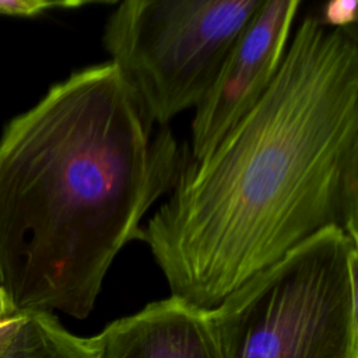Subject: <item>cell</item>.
Returning a JSON list of instances; mask_svg holds the SVG:
<instances>
[{"instance_id":"1","label":"cell","mask_w":358,"mask_h":358,"mask_svg":"<svg viewBox=\"0 0 358 358\" xmlns=\"http://www.w3.org/2000/svg\"><path fill=\"white\" fill-rule=\"evenodd\" d=\"M326 229L358 239V35L308 14L256 105L187 159L143 242L201 310Z\"/></svg>"},{"instance_id":"2","label":"cell","mask_w":358,"mask_h":358,"mask_svg":"<svg viewBox=\"0 0 358 358\" xmlns=\"http://www.w3.org/2000/svg\"><path fill=\"white\" fill-rule=\"evenodd\" d=\"M186 162L109 60L74 70L11 117L0 133V284L17 310L85 319Z\"/></svg>"},{"instance_id":"3","label":"cell","mask_w":358,"mask_h":358,"mask_svg":"<svg viewBox=\"0 0 358 358\" xmlns=\"http://www.w3.org/2000/svg\"><path fill=\"white\" fill-rule=\"evenodd\" d=\"M358 239L326 229L207 312L218 358H358Z\"/></svg>"},{"instance_id":"4","label":"cell","mask_w":358,"mask_h":358,"mask_svg":"<svg viewBox=\"0 0 358 358\" xmlns=\"http://www.w3.org/2000/svg\"><path fill=\"white\" fill-rule=\"evenodd\" d=\"M262 0H127L102 45L152 126L196 108Z\"/></svg>"},{"instance_id":"5","label":"cell","mask_w":358,"mask_h":358,"mask_svg":"<svg viewBox=\"0 0 358 358\" xmlns=\"http://www.w3.org/2000/svg\"><path fill=\"white\" fill-rule=\"evenodd\" d=\"M299 0H262L194 108L190 159L204 158L266 92L287 50Z\"/></svg>"},{"instance_id":"6","label":"cell","mask_w":358,"mask_h":358,"mask_svg":"<svg viewBox=\"0 0 358 358\" xmlns=\"http://www.w3.org/2000/svg\"><path fill=\"white\" fill-rule=\"evenodd\" d=\"M98 358H218L207 312L169 296L92 336Z\"/></svg>"},{"instance_id":"7","label":"cell","mask_w":358,"mask_h":358,"mask_svg":"<svg viewBox=\"0 0 358 358\" xmlns=\"http://www.w3.org/2000/svg\"><path fill=\"white\" fill-rule=\"evenodd\" d=\"M0 358H98L92 337L70 333L50 312L18 310L0 323Z\"/></svg>"},{"instance_id":"8","label":"cell","mask_w":358,"mask_h":358,"mask_svg":"<svg viewBox=\"0 0 358 358\" xmlns=\"http://www.w3.org/2000/svg\"><path fill=\"white\" fill-rule=\"evenodd\" d=\"M91 4L83 0H0V15L32 18L56 8H76Z\"/></svg>"},{"instance_id":"9","label":"cell","mask_w":358,"mask_h":358,"mask_svg":"<svg viewBox=\"0 0 358 358\" xmlns=\"http://www.w3.org/2000/svg\"><path fill=\"white\" fill-rule=\"evenodd\" d=\"M357 1L336 0L323 6L320 20L331 28H357Z\"/></svg>"},{"instance_id":"10","label":"cell","mask_w":358,"mask_h":358,"mask_svg":"<svg viewBox=\"0 0 358 358\" xmlns=\"http://www.w3.org/2000/svg\"><path fill=\"white\" fill-rule=\"evenodd\" d=\"M17 308L14 306L8 292L6 291V288L0 284V323L7 320L8 317H11L14 313H17Z\"/></svg>"}]
</instances>
